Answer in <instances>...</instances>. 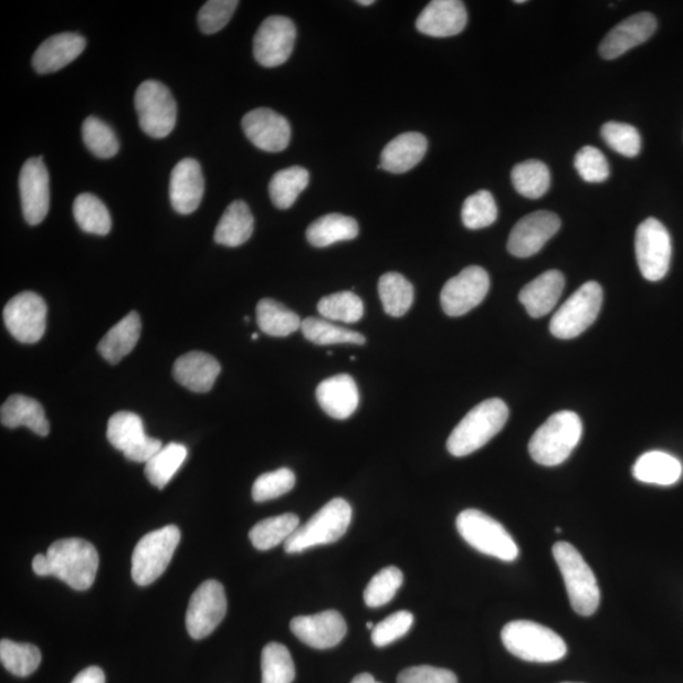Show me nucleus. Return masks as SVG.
I'll return each instance as SVG.
<instances>
[{"label": "nucleus", "mask_w": 683, "mask_h": 683, "mask_svg": "<svg viewBox=\"0 0 683 683\" xmlns=\"http://www.w3.org/2000/svg\"><path fill=\"white\" fill-rule=\"evenodd\" d=\"M509 418V409L502 399L480 402L455 427L446 441V450L454 458H465L483 449L502 431Z\"/></svg>", "instance_id": "obj_1"}, {"label": "nucleus", "mask_w": 683, "mask_h": 683, "mask_svg": "<svg viewBox=\"0 0 683 683\" xmlns=\"http://www.w3.org/2000/svg\"><path fill=\"white\" fill-rule=\"evenodd\" d=\"M582 431L579 416L569 410L558 411L533 434L529 442L532 459L542 466L560 465L579 444Z\"/></svg>", "instance_id": "obj_2"}, {"label": "nucleus", "mask_w": 683, "mask_h": 683, "mask_svg": "<svg viewBox=\"0 0 683 683\" xmlns=\"http://www.w3.org/2000/svg\"><path fill=\"white\" fill-rule=\"evenodd\" d=\"M51 576L77 591L91 589L98 572L99 556L91 542L81 538L60 539L48 550Z\"/></svg>", "instance_id": "obj_3"}, {"label": "nucleus", "mask_w": 683, "mask_h": 683, "mask_svg": "<svg viewBox=\"0 0 683 683\" xmlns=\"http://www.w3.org/2000/svg\"><path fill=\"white\" fill-rule=\"evenodd\" d=\"M507 651L527 662L551 663L564 659L567 644L554 630L529 620H515L502 630Z\"/></svg>", "instance_id": "obj_4"}, {"label": "nucleus", "mask_w": 683, "mask_h": 683, "mask_svg": "<svg viewBox=\"0 0 683 683\" xmlns=\"http://www.w3.org/2000/svg\"><path fill=\"white\" fill-rule=\"evenodd\" d=\"M554 557L564 577L569 602L581 617H591L600 606V589L592 569L572 545L558 542Z\"/></svg>", "instance_id": "obj_5"}, {"label": "nucleus", "mask_w": 683, "mask_h": 683, "mask_svg": "<svg viewBox=\"0 0 683 683\" xmlns=\"http://www.w3.org/2000/svg\"><path fill=\"white\" fill-rule=\"evenodd\" d=\"M351 522V505L345 498H333L285 542V551L301 554L305 549L330 545L345 536Z\"/></svg>", "instance_id": "obj_6"}, {"label": "nucleus", "mask_w": 683, "mask_h": 683, "mask_svg": "<svg viewBox=\"0 0 683 683\" xmlns=\"http://www.w3.org/2000/svg\"><path fill=\"white\" fill-rule=\"evenodd\" d=\"M455 527L460 536L481 554L504 563H514L519 556L518 545L511 533L503 524L483 512L476 509L462 512L455 521Z\"/></svg>", "instance_id": "obj_7"}, {"label": "nucleus", "mask_w": 683, "mask_h": 683, "mask_svg": "<svg viewBox=\"0 0 683 683\" xmlns=\"http://www.w3.org/2000/svg\"><path fill=\"white\" fill-rule=\"evenodd\" d=\"M181 538L177 525L147 533L135 547L133 579L138 586L154 584L171 563Z\"/></svg>", "instance_id": "obj_8"}, {"label": "nucleus", "mask_w": 683, "mask_h": 683, "mask_svg": "<svg viewBox=\"0 0 683 683\" xmlns=\"http://www.w3.org/2000/svg\"><path fill=\"white\" fill-rule=\"evenodd\" d=\"M602 287L597 282L584 284L568 297L549 324L551 335L559 339H572L590 328L601 311Z\"/></svg>", "instance_id": "obj_9"}, {"label": "nucleus", "mask_w": 683, "mask_h": 683, "mask_svg": "<svg viewBox=\"0 0 683 683\" xmlns=\"http://www.w3.org/2000/svg\"><path fill=\"white\" fill-rule=\"evenodd\" d=\"M139 126L154 138L168 137L177 125L178 105L169 87L147 81L138 86L135 96Z\"/></svg>", "instance_id": "obj_10"}, {"label": "nucleus", "mask_w": 683, "mask_h": 683, "mask_svg": "<svg viewBox=\"0 0 683 683\" xmlns=\"http://www.w3.org/2000/svg\"><path fill=\"white\" fill-rule=\"evenodd\" d=\"M639 270L648 282H660L668 275L672 256L671 235L659 219L648 218L635 233Z\"/></svg>", "instance_id": "obj_11"}, {"label": "nucleus", "mask_w": 683, "mask_h": 683, "mask_svg": "<svg viewBox=\"0 0 683 683\" xmlns=\"http://www.w3.org/2000/svg\"><path fill=\"white\" fill-rule=\"evenodd\" d=\"M107 437L114 449L133 462L146 463L164 446L160 440L146 434L141 417L130 411H118L109 419Z\"/></svg>", "instance_id": "obj_12"}, {"label": "nucleus", "mask_w": 683, "mask_h": 683, "mask_svg": "<svg viewBox=\"0 0 683 683\" xmlns=\"http://www.w3.org/2000/svg\"><path fill=\"white\" fill-rule=\"evenodd\" d=\"M3 317L7 329L17 340L38 344L45 335L48 305L39 294L24 292L8 302Z\"/></svg>", "instance_id": "obj_13"}, {"label": "nucleus", "mask_w": 683, "mask_h": 683, "mask_svg": "<svg viewBox=\"0 0 683 683\" xmlns=\"http://www.w3.org/2000/svg\"><path fill=\"white\" fill-rule=\"evenodd\" d=\"M227 612L223 585L208 580L192 593L187 611V629L192 639H204L222 623Z\"/></svg>", "instance_id": "obj_14"}, {"label": "nucleus", "mask_w": 683, "mask_h": 683, "mask_svg": "<svg viewBox=\"0 0 683 683\" xmlns=\"http://www.w3.org/2000/svg\"><path fill=\"white\" fill-rule=\"evenodd\" d=\"M488 288L490 277L483 267H466L443 286L442 308L450 317H461L484 302Z\"/></svg>", "instance_id": "obj_15"}, {"label": "nucleus", "mask_w": 683, "mask_h": 683, "mask_svg": "<svg viewBox=\"0 0 683 683\" xmlns=\"http://www.w3.org/2000/svg\"><path fill=\"white\" fill-rule=\"evenodd\" d=\"M296 40L294 22L284 15H271L262 22L253 39V55L265 67H276L291 57Z\"/></svg>", "instance_id": "obj_16"}, {"label": "nucleus", "mask_w": 683, "mask_h": 683, "mask_svg": "<svg viewBox=\"0 0 683 683\" xmlns=\"http://www.w3.org/2000/svg\"><path fill=\"white\" fill-rule=\"evenodd\" d=\"M559 228V217L546 210L525 216L514 225L507 241V251L515 258H532L546 246Z\"/></svg>", "instance_id": "obj_17"}, {"label": "nucleus", "mask_w": 683, "mask_h": 683, "mask_svg": "<svg viewBox=\"0 0 683 683\" xmlns=\"http://www.w3.org/2000/svg\"><path fill=\"white\" fill-rule=\"evenodd\" d=\"M20 195L25 222L40 224L50 208V178L42 157H32L24 162L20 174Z\"/></svg>", "instance_id": "obj_18"}, {"label": "nucleus", "mask_w": 683, "mask_h": 683, "mask_svg": "<svg viewBox=\"0 0 683 683\" xmlns=\"http://www.w3.org/2000/svg\"><path fill=\"white\" fill-rule=\"evenodd\" d=\"M242 128L250 141L262 151L282 153L291 144V124L273 109L251 111L243 117Z\"/></svg>", "instance_id": "obj_19"}, {"label": "nucleus", "mask_w": 683, "mask_h": 683, "mask_svg": "<svg viewBox=\"0 0 683 683\" xmlns=\"http://www.w3.org/2000/svg\"><path fill=\"white\" fill-rule=\"evenodd\" d=\"M291 629L300 641L315 650L336 647L347 634L346 620L336 610L296 617L292 620Z\"/></svg>", "instance_id": "obj_20"}, {"label": "nucleus", "mask_w": 683, "mask_h": 683, "mask_svg": "<svg viewBox=\"0 0 683 683\" xmlns=\"http://www.w3.org/2000/svg\"><path fill=\"white\" fill-rule=\"evenodd\" d=\"M206 181L200 164L183 159L175 166L170 178V201L175 212L195 213L204 197Z\"/></svg>", "instance_id": "obj_21"}, {"label": "nucleus", "mask_w": 683, "mask_h": 683, "mask_svg": "<svg viewBox=\"0 0 683 683\" xmlns=\"http://www.w3.org/2000/svg\"><path fill=\"white\" fill-rule=\"evenodd\" d=\"M656 30L655 17L638 13L629 17L612 29L600 43L599 52L603 59L614 60L653 36Z\"/></svg>", "instance_id": "obj_22"}, {"label": "nucleus", "mask_w": 683, "mask_h": 683, "mask_svg": "<svg viewBox=\"0 0 683 683\" xmlns=\"http://www.w3.org/2000/svg\"><path fill=\"white\" fill-rule=\"evenodd\" d=\"M467 11L460 0H433L417 20V30L431 38H452L465 30Z\"/></svg>", "instance_id": "obj_23"}, {"label": "nucleus", "mask_w": 683, "mask_h": 683, "mask_svg": "<svg viewBox=\"0 0 683 683\" xmlns=\"http://www.w3.org/2000/svg\"><path fill=\"white\" fill-rule=\"evenodd\" d=\"M86 41L78 33H60L41 43L32 57L33 69L39 74L56 73L72 64L83 54Z\"/></svg>", "instance_id": "obj_24"}, {"label": "nucleus", "mask_w": 683, "mask_h": 683, "mask_svg": "<svg viewBox=\"0 0 683 683\" xmlns=\"http://www.w3.org/2000/svg\"><path fill=\"white\" fill-rule=\"evenodd\" d=\"M317 400L329 417L345 420L360 406V392L353 376L340 374L318 385Z\"/></svg>", "instance_id": "obj_25"}, {"label": "nucleus", "mask_w": 683, "mask_h": 683, "mask_svg": "<svg viewBox=\"0 0 683 683\" xmlns=\"http://www.w3.org/2000/svg\"><path fill=\"white\" fill-rule=\"evenodd\" d=\"M174 379L181 387L195 392H208L213 389L221 374V365L213 356L195 351L183 355L174 364Z\"/></svg>", "instance_id": "obj_26"}, {"label": "nucleus", "mask_w": 683, "mask_h": 683, "mask_svg": "<svg viewBox=\"0 0 683 683\" xmlns=\"http://www.w3.org/2000/svg\"><path fill=\"white\" fill-rule=\"evenodd\" d=\"M565 283V276L560 271H546L522 288L519 301L532 318L545 317L555 309L564 293Z\"/></svg>", "instance_id": "obj_27"}, {"label": "nucleus", "mask_w": 683, "mask_h": 683, "mask_svg": "<svg viewBox=\"0 0 683 683\" xmlns=\"http://www.w3.org/2000/svg\"><path fill=\"white\" fill-rule=\"evenodd\" d=\"M428 141L423 135L408 133L391 139L381 153L380 169L392 174H404L424 159Z\"/></svg>", "instance_id": "obj_28"}, {"label": "nucleus", "mask_w": 683, "mask_h": 683, "mask_svg": "<svg viewBox=\"0 0 683 683\" xmlns=\"http://www.w3.org/2000/svg\"><path fill=\"white\" fill-rule=\"evenodd\" d=\"M143 323L137 312H130L124 319L112 327L98 345V351L112 365L122 361L134 351L141 336Z\"/></svg>", "instance_id": "obj_29"}, {"label": "nucleus", "mask_w": 683, "mask_h": 683, "mask_svg": "<svg viewBox=\"0 0 683 683\" xmlns=\"http://www.w3.org/2000/svg\"><path fill=\"white\" fill-rule=\"evenodd\" d=\"M0 420L7 428L28 427L32 432L46 437L50 433L45 409L38 400L24 396H13L2 406Z\"/></svg>", "instance_id": "obj_30"}, {"label": "nucleus", "mask_w": 683, "mask_h": 683, "mask_svg": "<svg viewBox=\"0 0 683 683\" xmlns=\"http://www.w3.org/2000/svg\"><path fill=\"white\" fill-rule=\"evenodd\" d=\"M681 462L672 454L651 451L641 455L633 466V476L644 484L671 486L682 476Z\"/></svg>", "instance_id": "obj_31"}, {"label": "nucleus", "mask_w": 683, "mask_h": 683, "mask_svg": "<svg viewBox=\"0 0 683 683\" xmlns=\"http://www.w3.org/2000/svg\"><path fill=\"white\" fill-rule=\"evenodd\" d=\"M253 227H255V219H253L250 207L242 200H235L228 206L219 221L214 241L227 248L242 246L251 239Z\"/></svg>", "instance_id": "obj_32"}, {"label": "nucleus", "mask_w": 683, "mask_h": 683, "mask_svg": "<svg viewBox=\"0 0 683 683\" xmlns=\"http://www.w3.org/2000/svg\"><path fill=\"white\" fill-rule=\"evenodd\" d=\"M360 232L353 217L327 214L314 221L306 230V240L314 248L324 249L337 242L355 240Z\"/></svg>", "instance_id": "obj_33"}, {"label": "nucleus", "mask_w": 683, "mask_h": 683, "mask_svg": "<svg viewBox=\"0 0 683 683\" xmlns=\"http://www.w3.org/2000/svg\"><path fill=\"white\" fill-rule=\"evenodd\" d=\"M256 315L260 329L271 337H287L302 328L300 315L269 297L259 302Z\"/></svg>", "instance_id": "obj_34"}, {"label": "nucleus", "mask_w": 683, "mask_h": 683, "mask_svg": "<svg viewBox=\"0 0 683 683\" xmlns=\"http://www.w3.org/2000/svg\"><path fill=\"white\" fill-rule=\"evenodd\" d=\"M309 180V171L302 166H292V168L280 170L270 181L271 201L279 209L292 208L297 197L308 187Z\"/></svg>", "instance_id": "obj_35"}, {"label": "nucleus", "mask_w": 683, "mask_h": 683, "mask_svg": "<svg viewBox=\"0 0 683 683\" xmlns=\"http://www.w3.org/2000/svg\"><path fill=\"white\" fill-rule=\"evenodd\" d=\"M300 527L297 515L286 513L258 523L250 532V539L253 547L267 550L285 543Z\"/></svg>", "instance_id": "obj_36"}, {"label": "nucleus", "mask_w": 683, "mask_h": 683, "mask_svg": "<svg viewBox=\"0 0 683 683\" xmlns=\"http://www.w3.org/2000/svg\"><path fill=\"white\" fill-rule=\"evenodd\" d=\"M379 295L385 313L400 318L413 305L414 287L401 274L388 273L379 280Z\"/></svg>", "instance_id": "obj_37"}, {"label": "nucleus", "mask_w": 683, "mask_h": 683, "mask_svg": "<svg viewBox=\"0 0 683 683\" xmlns=\"http://www.w3.org/2000/svg\"><path fill=\"white\" fill-rule=\"evenodd\" d=\"M187 458L186 445L180 443L165 445L151 460L146 462L145 475L154 486L162 490L170 483Z\"/></svg>", "instance_id": "obj_38"}, {"label": "nucleus", "mask_w": 683, "mask_h": 683, "mask_svg": "<svg viewBox=\"0 0 683 683\" xmlns=\"http://www.w3.org/2000/svg\"><path fill=\"white\" fill-rule=\"evenodd\" d=\"M301 329L306 339L318 346L344 344L361 346L366 344V338L361 333L336 326L324 318H306Z\"/></svg>", "instance_id": "obj_39"}, {"label": "nucleus", "mask_w": 683, "mask_h": 683, "mask_svg": "<svg viewBox=\"0 0 683 683\" xmlns=\"http://www.w3.org/2000/svg\"><path fill=\"white\" fill-rule=\"evenodd\" d=\"M74 217L78 227L86 233L107 235L112 228L109 210L103 201L90 192L76 197Z\"/></svg>", "instance_id": "obj_40"}, {"label": "nucleus", "mask_w": 683, "mask_h": 683, "mask_svg": "<svg viewBox=\"0 0 683 683\" xmlns=\"http://www.w3.org/2000/svg\"><path fill=\"white\" fill-rule=\"evenodd\" d=\"M512 181L521 196L539 199L550 187V172L546 164L538 160H527L514 166Z\"/></svg>", "instance_id": "obj_41"}, {"label": "nucleus", "mask_w": 683, "mask_h": 683, "mask_svg": "<svg viewBox=\"0 0 683 683\" xmlns=\"http://www.w3.org/2000/svg\"><path fill=\"white\" fill-rule=\"evenodd\" d=\"M41 652L36 645L17 643L2 639L0 642V661L8 672L17 677H29L40 668Z\"/></svg>", "instance_id": "obj_42"}, {"label": "nucleus", "mask_w": 683, "mask_h": 683, "mask_svg": "<svg viewBox=\"0 0 683 683\" xmlns=\"http://www.w3.org/2000/svg\"><path fill=\"white\" fill-rule=\"evenodd\" d=\"M262 683H292L295 665L284 644L269 643L261 655Z\"/></svg>", "instance_id": "obj_43"}, {"label": "nucleus", "mask_w": 683, "mask_h": 683, "mask_svg": "<svg viewBox=\"0 0 683 683\" xmlns=\"http://www.w3.org/2000/svg\"><path fill=\"white\" fill-rule=\"evenodd\" d=\"M318 312L327 321L357 323L364 317V303L354 292H340L322 297Z\"/></svg>", "instance_id": "obj_44"}, {"label": "nucleus", "mask_w": 683, "mask_h": 683, "mask_svg": "<svg viewBox=\"0 0 683 683\" xmlns=\"http://www.w3.org/2000/svg\"><path fill=\"white\" fill-rule=\"evenodd\" d=\"M404 576L396 566H389L376 574L364 592L367 607L380 608L387 606L401 588Z\"/></svg>", "instance_id": "obj_45"}, {"label": "nucleus", "mask_w": 683, "mask_h": 683, "mask_svg": "<svg viewBox=\"0 0 683 683\" xmlns=\"http://www.w3.org/2000/svg\"><path fill=\"white\" fill-rule=\"evenodd\" d=\"M84 144L99 159H111L119 151V143L114 130L96 117H87L83 124Z\"/></svg>", "instance_id": "obj_46"}, {"label": "nucleus", "mask_w": 683, "mask_h": 683, "mask_svg": "<svg viewBox=\"0 0 683 683\" xmlns=\"http://www.w3.org/2000/svg\"><path fill=\"white\" fill-rule=\"evenodd\" d=\"M497 207L492 192L480 190L465 200L462 222L469 230H483L496 222Z\"/></svg>", "instance_id": "obj_47"}, {"label": "nucleus", "mask_w": 683, "mask_h": 683, "mask_svg": "<svg viewBox=\"0 0 683 683\" xmlns=\"http://www.w3.org/2000/svg\"><path fill=\"white\" fill-rule=\"evenodd\" d=\"M295 475L292 470L279 469L261 475L252 486V498L256 503L274 501L292 492L295 486Z\"/></svg>", "instance_id": "obj_48"}, {"label": "nucleus", "mask_w": 683, "mask_h": 683, "mask_svg": "<svg viewBox=\"0 0 683 683\" xmlns=\"http://www.w3.org/2000/svg\"><path fill=\"white\" fill-rule=\"evenodd\" d=\"M601 136L603 141L620 155L635 157L641 153L642 138L633 126L609 122L602 126Z\"/></svg>", "instance_id": "obj_49"}, {"label": "nucleus", "mask_w": 683, "mask_h": 683, "mask_svg": "<svg viewBox=\"0 0 683 683\" xmlns=\"http://www.w3.org/2000/svg\"><path fill=\"white\" fill-rule=\"evenodd\" d=\"M238 0H209L198 14L201 32L214 34L225 28L239 7Z\"/></svg>", "instance_id": "obj_50"}, {"label": "nucleus", "mask_w": 683, "mask_h": 683, "mask_svg": "<svg viewBox=\"0 0 683 683\" xmlns=\"http://www.w3.org/2000/svg\"><path fill=\"white\" fill-rule=\"evenodd\" d=\"M414 623L411 612L401 610L385 618L372 630V643L376 647L389 645L404 637Z\"/></svg>", "instance_id": "obj_51"}, {"label": "nucleus", "mask_w": 683, "mask_h": 683, "mask_svg": "<svg viewBox=\"0 0 683 683\" xmlns=\"http://www.w3.org/2000/svg\"><path fill=\"white\" fill-rule=\"evenodd\" d=\"M575 168L588 182H602L609 178L607 157L597 147L585 146L575 157Z\"/></svg>", "instance_id": "obj_52"}, {"label": "nucleus", "mask_w": 683, "mask_h": 683, "mask_svg": "<svg viewBox=\"0 0 683 683\" xmlns=\"http://www.w3.org/2000/svg\"><path fill=\"white\" fill-rule=\"evenodd\" d=\"M398 683H459V680L450 670L414 665L399 673Z\"/></svg>", "instance_id": "obj_53"}, {"label": "nucleus", "mask_w": 683, "mask_h": 683, "mask_svg": "<svg viewBox=\"0 0 683 683\" xmlns=\"http://www.w3.org/2000/svg\"><path fill=\"white\" fill-rule=\"evenodd\" d=\"M72 683H105V674L102 669L92 665L78 673Z\"/></svg>", "instance_id": "obj_54"}, {"label": "nucleus", "mask_w": 683, "mask_h": 683, "mask_svg": "<svg viewBox=\"0 0 683 683\" xmlns=\"http://www.w3.org/2000/svg\"><path fill=\"white\" fill-rule=\"evenodd\" d=\"M33 572L38 576H51L50 560L45 555L34 556L32 560Z\"/></svg>", "instance_id": "obj_55"}, {"label": "nucleus", "mask_w": 683, "mask_h": 683, "mask_svg": "<svg viewBox=\"0 0 683 683\" xmlns=\"http://www.w3.org/2000/svg\"><path fill=\"white\" fill-rule=\"evenodd\" d=\"M351 683H381L374 679L370 673H361L357 674V676L353 680Z\"/></svg>", "instance_id": "obj_56"}, {"label": "nucleus", "mask_w": 683, "mask_h": 683, "mask_svg": "<svg viewBox=\"0 0 683 683\" xmlns=\"http://www.w3.org/2000/svg\"><path fill=\"white\" fill-rule=\"evenodd\" d=\"M357 3L364 7H369V6H372L375 2L374 0H360V2H357Z\"/></svg>", "instance_id": "obj_57"}, {"label": "nucleus", "mask_w": 683, "mask_h": 683, "mask_svg": "<svg viewBox=\"0 0 683 683\" xmlns=\"http://www.w3.org/2000/svg\"><path fill=\"white\" fill-rule=\"evenodd\" d=\"M375 624L372 623V621H369V623H367V629L374 630Z\"/></svg>", "instance_id": "obj_58"}, {"label": "nucleus", "mask_w": 683, "mask_h": 683, "mask_svg": "<svg viewBox=\"0 0 683 683\" xmlns=\"http://www.w3.org/2000/svg\"><path fill=\"white\" fill-rule=\"evenodd\" d=\"M258 338H259L258 333H253V335H252V339H253V340H256Z\"/></svg>", "instance_id": "obj_59"}, {"label": "nucleus", "mask_w": 683, "mask_h": 683, "mask_svg": "<svg viewBox=\"0 0 683 683\" xmlns=\"http://www.w3.org/2000/svg\"><path fill=\"white\" fill-rule=\"evenodd\" d=\"M565 683H572V682H565Z\"/></svg>", "instance_id": "obj_60"}]
</instances>
